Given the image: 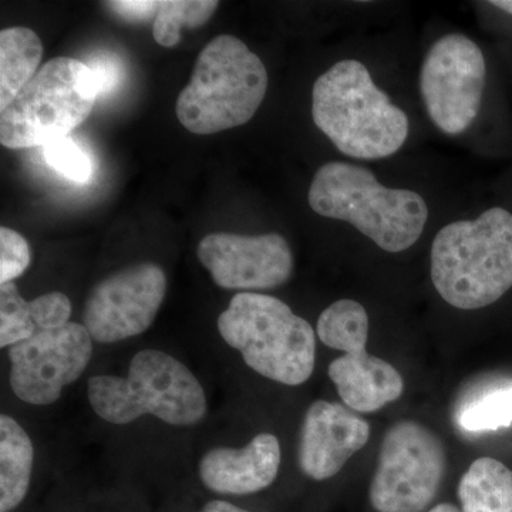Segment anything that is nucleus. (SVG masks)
Instances as JSON below:
<instances>
[{
  "mask_svg": "<svg viewBox=\"0 0 512 512\" xmlns=\"http://www.w3.org/2000/svg\"><path fill=\"white\" fill-rule=\"evenodd\" d=\"M312 117L340 153L356 160L393 156L409 137L407 114L355 59L340 60L316 79Z\"/></svg>",
  "mask_w": 512,
  "mask_h": 512,
  "instance_id": "nucleus-1",
  "label": "nucleus"
},
{
  "mask_svg": "<svg viewBox=\"0 0 512 512\" xmlns=\"http://www.w3.org/2000/svg\"><path fill=\"white\" fill-rule=\"evenodd\" d=\"M430 274L453 308L476 311L500 301L512 288L511 212L494 207L441 228L431 245Z\"/></svg>",
  "mask_w": 512,
  "mask_h": 512,
  "instance_id": "nucleus-2",
  "label": "nucleus"
},
{
  "mask_svg": "<svg viewBox=\"0 0 512 512\" xmlns=\"http://www.w3.org/2000/svg\"><path fill=\"white\" fill-rule=\"evenodd\" d=\"M308 201L320 217L349 222L390 254L412 248L429 220V207L419 192L384 187L372 171L342 161L316 171Z\"/></svg>",
  "mask_w": 512,
  "mask_h": 512,
  "instance_id": "nucleus-3",
  "label": "nucleus"
},
{
  "mask_svg": "<svg viewBox=\"0 0 512 512\" xmlns=\"http://www.w3.org/2000/svg\"><path fill=\"white\" fill-rule=\"evenodd\" d=\"M268 84L265 64L242 40L217 36L198 55L175 113L198 136L244 126L261 107Z\"/></svg>",
  "mask_w": 512,
  "mask_h": 512,
  "instance_id": "nucleus-4",
  "label": "nucleus"
},
{
  "mask_svg": "<svg viewBox=\"0 0 512 512\" xmlns=\"http://www.w3.org/2000/svg\"><path fill=\"white\" fill-rule=\"evenodd\" d=\"M87 397L100 419L119 426L146 414L171 426H194L208 409L197 377L180 360L157 349L138 352L126 377H90Z\"/></svg>",
  "mask_w": 512,
  "mask_h": 512,
  "instance_id": "nucleus-5",
  "label": "nucleus"
},
{
  "mask_svg": "<svg viewBox=\"0 0 512 512\" xmlns=\"http://www.w3.org/2000/svg\"><path fill=\"white\" fill-rule=\"evenodd\" d=\"M218 332L258 375L286 386L311 379L315 330L281 299L265 293H237L218 318Z\"/></svg>",
  "mask_w": 512,
  "mask_h": 512,
  "instance_id": "nucleus-6",
  "label": "nucleus"
},
{
  "mask_svg": "<svg viewBox=\"0 0 512 512\" xmlns=\"http://www.w3.org/2000/svg\"><path fill=\"white\" fill-rule=\"evenodd\" d=\"M97 99L99 90L87 64L56 57L0 109V143L10 150L45 147L89 119Z\"/></svg>",
  "mask_w": 512,
  "mask_h": 512,
  "instance_id": "nucleus-7",
  "label": "nucleus"
},
{
  "mask_svg": "<svg viewBox=\"0 0 512 512\" xmlns=\"http://www.w3.org/2000/svg\"><path fill=\"white\" fill-rule=\"evenodd\" d=\"M316 333L323 345L342 350L328 375L340 399L357 413H373L396 402L403 394V377L390 363L369 355V315L362 303L340 299L319 316Z\"/></svg>",
  "mask_w": 512,
  "mask_h": 512,
  "instance_id": "nucleus-8",
  "label": "nucleus"
},
{
  "mask_svg": "<svg viewBox=\"0 0 512 512\" xmlns=\"http://www.w3.org/2000/svg\"><path fill=\"white\" fill-rule=\"evenodd\" d=\"M443 441L413 420L384 434L369 500L377 512H421L439 494L446 474Z\"/></svg>",
  "mask_w": 512,
  "mask_h": 512,
  "instance_id": "nucleus-9",
  "label": "nucleus"
},
{
  "mask_svg": "<svg viewBox=\"0 0 512 512\" xmlns=\"http://www.w3.org/2000/svg\"><path fill=\"white\" fill-rule=\"evenodd\" d=\"M487 82L483 50L463 33L431 45L420 70V93L434 126L458 136L477 119Z\"/></svg>",
  "mask_w": 512,
  "mask_h": 512,
  "instance_id": "nucleus-10",
  "label": "nucleus"
},
{
  "mask_svg": "<svg viewBox=\"0 0 512 512\" xmlns=\"http://www.w3.org/2000/svg\"><path fill=\"white\" fill-rule=\"evenodd\" d=\"M8 355L15 396L32 406H49L89 366L93 339L84 325L69 322L62 328L37 329L32 338L10 346Z\"/></svg>",
  "mask_w": 512,
  "mask_h": 512,
  "instance_id": "nucleus-11",
  "label": "nucleus"
},
{
  "mask_svg": "<svg viewBox=\"0 0 512 512\" xmlns=\"http://www.w3.org/2000/svg\"><path fill=\"white\" fill-rule=\"evenodd\" d=\"M167 278L143 262L114 272L94 286L84 303L83 325L93 340L116 343L146 332L163 305Z\"/></svg>",
  "mask_w": 512,
  "mask_h": 512,
  "instance_id": "nucleus-12",
  "label": "nucleus"
},
{
  "mask_svg": "<svg viewBox=\"0 0 512 512\" xmlns=\"http://www.w3.org/2000/svg\"><path fill=\"white\" fill-rule=\"evenodd\" d=\"M197 254L215 284L232 291L278 288L293 272L291 247L279 234L218 232L201 239Z\"/></svg>",
  "mask_w": 512,
  "mask_h": 512,
  "instance_id": "nucleus-13",
  "label": "nucleus"
},
{
  "mask_svg": "<svg viewBox=\"0 0 512 512\" xmlns=\"http://www.w3.org/2000/svg\"><path fill=\"white\" fill-rule=\"evenodd\" d=\"M369 437V423L349 407L318 400L303 417L299 467L312 480H329L366 446Z\"/></svg>",
  "mask_w": 512,
  "mask_h": 512,
  "instance_id": "nucleus-14",
  "label": "nucleus"
},
{
  "mask_svg": "<svg viewBox=\"0 0 512 512\" xmlns=\"http://www.w3.org/2000/svg\"><path fill=\"white\" fill-rule=\"evenodd\" d=\"M281 444L262 433L244 448H212L201 458L202 484L217 494L248 495L272 485L281 467Z\"/></svg>",
  "mask_w": 512,
  "mask_h": 512,
  "instance_id": "nucleus-15",
  "label": "nucleus"
},
{
  "mask_svg": "<svg viewBox=\"0 0 512 512\" xmlns=\"http://www.w3.org/2000/svg\"><path fill=\"white\" fill-rule=\"evenodd\" d=\"M32 440L10 416H0V512H10L25 500L32 478Z\"/></svg>",
  "mask_w": 512,
  "mask_h": 512,
  "instance_id": "nucleus-16",
  "label": "nucleus"
},
{
  "mask_svg": "<svg viewBox=\"0 0 512 512\" xmlns=\"http://www.w3.org/2000/svg\"><path fill=\"white\" fill-rule=\"evenodd\" d=\"M463 512H512V471L491 457L473 461L458 484Z\"/></svg>",
  "mask_w": 512,
  "mask_h": 512,
  "instance_id": "nucleus-17",
  "label": "nucleus"
},
{
  "mask_svg": "<svg viewBox=\"0 0 512 512\" xmlns=\"http://www.w3.org/2000/svg\"><path fill=\"white\" fill-rule=\"evenodd\" d=\"M43 46L29 28H9L0 32V109L39 72Z\"/></svg>",
  "mask_w": 512,
  "mask_h": 512,
  "instance_id": "nucleus-18",
  "label": "nucleus"
},
{
  "mask_svg": "<svg viewBox=\"0 0 512 512\" xmlns=\"http://www.w3.org/2000/svg\"><path fill=\"white\" fill-rule=\"evenodd\" d=\"M220 2L211 0H161L153 22V36L158 45L173 47L180 42L181 30L200 28L214 15Z\"/></svg>",
  "mask_w": 512,
  "mask_h": 512,
  "instance_id": "nucleus-19",
  "label": "nucleus"
},
{
  "mask_svg": "<svg viewBox=\"0 0 512 512\" xmlns=\"http://www.w3.org/2000/svg\"><path fill=\"white\" fill-rule=\"evenodd\" d=\"M458 423L471 433L511 426L512 387L491 390L468 403L458 414Z\"/></svg>",
  "mask_w": 512,
  "mask_h": 512,
  "instance_id": "nucleus-20",
  "label": "nucleus"
},
{
  "mask_svg": "<svg viewBox=\"0 0 512 512\" xmlns=\"http://www.w3.org/2000/svg\"><path fill=\"white\" fill-rule=\"evenodd\" d=\"M36 332L30 302L23 299L18 286L13 282L0 285V348H10Z\"/></svg>",
  "mask_w": 512,
  "mask_h": 512,
  "instance_id": "nucleus-21",
  "label": "nucleus"
},
{
  "mask_svg": "<svg viewBox=\"0 0 512 512\" xmlns=\"http://www.w3.org/2000/svg\"><path fill=\"white\" fill-rule=\"evenodd\" d=\"M46 163L74 183L84 184L92 178L93 164L86 151L73 138L64 137L43 147Z\"/></svg>",
  "mask_w": 512,
  "mask_h": 512,
  "instance_id": "nucleus-22",
  "label": "nucleus"
},
{
  "mask_svg": "<svg viewBox=\"0 0 512 512\" xmlns=\"http://www.w3.org/2000/svg\"><path fill=\"white\" fill-rule=\"evenodd\" d=\"M32 261L28 241L13 229L0 228V284L18 279Z\"/></svg>",
  "mask_w": 512,
  "mask_h": 512,
  "instance_id": "nucleus-23",
  "label": "nucleus"
},
{
  "mask_svg": "<svg viewBox=\"0 0 512 512\" xmlns=\"http://www.w3.org/2000/svg\"><path fill=\"white\" fill-rule=\"evenodd\" d=\"M36 328L50 330L62 328L72 316V302L62 292H50L30 301Z\"/></svg>",
  "mask_w": 512,
  "mask_h": 512,
  "instance_id": "nucleus-24",
  "label": "nucleus"
},
{
  "mask_svg": "<svg viewBox=\"0 0 512 512\" xmlns=\"http://www.w3.org/2000/svg\"><path fill=\"white\" fill-rule=\"evenodd\" d=\"M87 67L92 70L97 90H99V97L106 96L119 86L121 66L116 57L106 55V53L93 56L87 63Z\"/></svg>",
  "mask_w": 512,
  "mask_h": 512,
  "instance_id": "nucleus-25",
  "label": "nucleus"
},
{
  "mask_svg": "<svg viewBox=\"0 0 512 512\" xmlns=\"http://www.w3.org/2000/svg\"><path fill=\"white\" fill-rule=\"evenodd\" d=\"M107 6L121 18L128 20H147L154 18L157 12V2L153 0H120L109 2Z\"/></svg>",
  "mask_w": 512,
  "mask_h": 512,
  "instance_id": "nucleus-26",
  "label": "nucleus"
},
{
  "mask_svg": "<svg viewBox=\"0 0 512 512\" xmlns=\"http://www.w3.org/2000/svg\"><path fill=\"white\" fill-rule=\"evenodd\" d=\"M201 512H251L248 510H244V508H239L237 505L228 503V501L222 500H214L210 501L204 508H202Z\"/></svg>",
  "mask_w": 512,
  "mask_h": 512,
  "instance_id": "nucleus-27",
  "label": "nucleus"
},
{
  "mask_svg": "<svg viewBox=\"0 0 512 512\" xmlns=\"http://www.w3.org/2000/svg\"><path fill=\"white\" fill-rule=\"evenodd\" d=\"M490 5L503 10V12L508 13V15H512V0H494V2H490Z\"/></svg>",
  "mask_w": 512,
  "mask_h": 512,
  "instance_id": "nucleus-28",
  "label": "nucleus"
},
{
  "mask_svg": "<svg viewBox=\"0 0 512 512\" xmlns=\"http://www.w3.org/2000/svg\"><path fill=\"white\" fill-rule=\"evenodd\" d=\"M429 512H463L461 508L456 507V505L443 503L436 505V507L431 508Z\"/></svg>",
  "mask_w": 512,
  "mask_h": 512,
  "instance_id": "nucleus-29",
  "label": "nucleus"
}]
</instances>
